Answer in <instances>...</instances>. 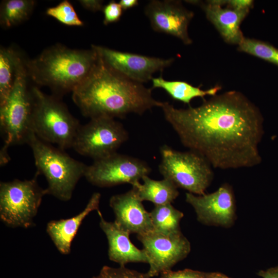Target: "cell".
<instances>
[{
  "label": "cell",
  "mask_w": 278,
  "mask_h": 278,
  "mask_svg": "<svg viewBox=\"0 0 278 278\" xmlns=\"http://www.w3.org/2000/svg\"><path fill=\"white\" fill-rule=\"evenodd\" d=\"M181 143L221 169L252 167L262 157L264 135L260 110L242 93L230 91L212 96L199 106L177 109L167 102L161 107Z\"/></svg>",
  "instance_id": "1"
},
{
  "label": "cell",
  "mask_w": 278,
  "mask_h": 278,
  "mask_svg": "<svg viewBox=\"0 0 278 278\" xmlns=\"http://www.w3.org/2000/svg\"><path fill=\"white\" fill-rule=\"evenodd\" d=\"M98 57L89 76L72 92L83 116L124 118L130 113L142 115L161 107L162 102L153 98L151 89L116 72Z\"/></svg>",
  "instance_id": "2"
},
{
  "label": "cell",
  "mask_w": 278,
  "mask_h": 278,
  "mask_svg": "<svg viewBox=\"0 0 278 278\" xmlns=\"http://www.w3.org/2000/svg\"><path fill=\"white\" fill-rule=\"evenodd\" d=\"M98 58L92 48L78 50L57 44L44 49L34 59L27 60L26 66L35 85L47 86L60 97L73 92L86 80Z\"/></svg>",
  "instance_id": "3"
},
{
  "label": "cell",
  "mask_w": 278,
  "mask_h": 278,
  "mask_svg": "<svg viewBox=\"0 0 278 278\" xmlns=\"http://www.w3.org/2000/svg\"><path fill=\"white\" fill-rule=\"evenodd\" d=\"M26 144L32 150L37 173L43 175L46 180L47 195L62 201H69L78 182L84 177L87 165L41 140L34 132Z\"/></svg>",
  "instance_id": "4"
},
{
  "label": "cell",
  "mask_w": 278,
  "mask_h": 278,
  "mask_svg": "<svg viewBox=\"0 0 278 278\" xmlns=\"http://www.w3.org/2000/svg\"><path fill=\"white\" fill-rule=\"evenodd\" d=\"M27 59L20 63L15 81L7 99L0 105L1 130L4 141L3 148L27 143L32 128L34 99L32 86L26 66Z\"/></svg>",
  "instance_id": "5"
},
{
  "label": "cell",
  "mask_w": 278,
  "mask_h": 278,
  "mask_svg": "<svg viewBox=\"0 0 278 278\" xmlns=\"http://www.w3.org/2000/svg\"><path fill=\"white\" fill-rule=\"evenodd\" d=\"M34 106L32 131L41 140L64 150L72 148L81 126L60 97L42 92L32 86Z\"/></svg>",
  "instance_id": "6"
},
{
  "label": "cell",
  "mask_w": 278,
  "mask_h": 278,
  "mask_svg": "<svg viewBox=\"0 0 278 278\" xmlns=\"http://www.w3.org/2000/svg\"><path fill=\"white\" fill-rule=\"evenodd\" d=\"M159 170L164 178L188 193L201 195L212 183V165L202 155L189 150L180 151L164 145L160 148Z\"/></svg>",
  "instance_id": "7"
},
{
  "label": "cell",
  "mask_w": 278,
  "mask_h": 278,
  "mask_svg": "<svg viewBox=\"0 0 278 278\" xmlns=\"http://www.w3.org/2000/svg\"><path fill=\"white\" fill-rule=\"evenodd\" d=\"M36 172L31 179H14L0 183V219L10 228H29L34 225L45 188L40 186Z\"/></svg>",
  "instance_id": "8"
},
{
  "label": "cell",
  "mask_w": 278,
  "mask_h": 278,
  "mask_svg": "<svg viewBox=\"0 0 278 278\" xmlns=\"http://www.w3.org/2000/svg\"><path fill=\"white\" fill-rule=\"evenodd\" d=\"M128 138V133L121 123L110 117H98L80 126L72 148L94 161L117 152Z\"/></svg>",
  "instance_id": "9"
},
{
  "label": "cell",
  "mask_w": 278,
  "mask_h": 278,
  "mask_svg": "<svg viewBox=\"0 0 278 278\" xmlns=\"http://www.w3.org/2000/svg\"><path fill=\"white\" fill-rule=\"evenodd\" d=\"M150 167L138 158L117 152L94 160L86 166L84 177L93 185L112 187L124 183L135 186L140 180L148 176Z\"/></svg>",
  "instance_id": "10"
},
{
  "label": "cell",
  "mask_w": 278,
  "mask_h": 278,
  "mask_svg": "<svg viewBox=\"0 0 278 278\" xmlns=\"http://www.w3.org/2000/svg\"><path fill=\"white\" fill-rule=\"evenodd\" d=\"M137 238L148 258L147 273L151 277L171 270L190 251V242L181 232L164 234L153 230L137 235Z\"/></svg>",
  "instance_id": "11"
},
{
  "label": "cell",
  "mask_w": 278,
  "mask_h": 278,
  "mask_svg": "<svg viewBox=\"0 0 278 278\" xmlns=\"http://www.w3.org/2000/svg\"><path fill=\"white\" fill-rule=\"evenodd\" d=\"M91 48L109 67L132 81L142 84L151 80L154 73L162 72L174 61L172 58L146 56L102 46L92 45Z\"/></svg>",
  "instance_id": "12"
},
{
  "label": "cell",
  "mask_w": 278,
  "mask_h": 278,
  "mask_svg": "<svg viewBox=\"0 0 278 278\" xmlns=\"http://www.w3.org/2000/svg\"><path fill=\"white\" fill-rule=\"evenodd\" d=\"M185 200L194 208L197 220L204 224L229 228L234 223L235 196L232 186L228 183L208 194L197 196L187 193Z\"/></svg>",
  "instance_id": "13"
},
{
  "label": "cell",
  "mask_w": 278,
  "mask_h": 278,
  "mask_svg": "<svg viewBox=\"0 0 278 278\" xmlns=\"http://www.w3.org/2000/svg\"><path fill=\"white\" fill-rule=\"evenodd\" d=\"M145 13L154 31L173 36L185 44H192L188 27L194 13L185 8L181 2L151 1L145 7Z\"/></svg>",
  "instance_id": "14"
},
{
  "label": "cell",
  "mask_w": 278,
  "mask_h": 278,
  "mask_svg": "<svg viewBox=\"0 0 278 278\" xmlns=\"http://www.w3.org/2000/svg\"><path fill=\"white\" fill-rule=\"evenodd\" d=\"M109 205L115 216V222L130 234H143L154 230L150 213L144 207L136 189L112 196Z\"/></svg>",
  "instance_id": "15"
},
{
  "label": "cell",
  "mask_w": 278,
  "mask_h": 278,
  "mask_svg": "<svg viewBox=\"0 0 278 278\" xmlns=\"http://www.w3.org/2000/svg\"><path fill=\"white\" fill-rule=\"evenodd\" d=\"M187 2L201 7L207 20L213 24L226 43L238 45L245 38L240 26L249 13V11H239L226 6L224 7L219 0L205 2L198 1Z\"/></svg>",
  "instance_id": "16"
},
{
  "label": "cell",
  "mask_w": 278,
  "mask_h": 278,
  "mask_svg": "<svg viewBox=\"0 0 278 278\" xmlns=\"http://www.w3.org/2000/svg\"><path fill=\"white\" fill-rule=\"evenodd\" d=\"M99 226L108 241V256L110 260L119 266L129 263L148 264V258L144 251L136 248L129 239L130 234L120 228L115 222L106 220L99 210Z\"/></svg>",
  "instance_id": "17"
},
{
  "label": "cell",
  "mask_w": 278,
  "mask_h": 278,
  "mask_svg": "<svg viewBox=\"0 0 278 278\" xmlns=\"http://www.w3.org/2000/svg\"><path fill=\"white\" fill-rule=\"evenodd\" d=\"M100 198L99 193H94L85 208L78 214L70 218L51 220L47 223L46 232L62 254H70L72 242L83 220L91 212L99 211Z\"/></svg>",
  "instance_id": "18"
},
{
  "label": "cell",
  "mask_w": 278,
  "mask_h": 278,
  "mask_svg": "<svg viewBox=\"0 0 278 278\" xmlns=\"http://www.w3.org/2000/svg\"><path fill=\"white\" fill-rule=\"evenodd\" d=\"M142 180L143 184L132 186L142 201H150L155 205L171 203L179 194L178 187L168 179L155 180L146 176Z\"/></svg>",
  "instance_id": "19"
},
{
  "label": "cell",
  "mask_w": 278,
  "mask_h": 278,
  "mask_svg": "<svg viewBox=\"0 0 278 278\" xmlns=\"http://www.w3.org/2000/svg\"><path fill=\"white\" fill-rule=\"evenodd\" d=\"M152 88H161L165 90L173 99L189 104L192 99L197 97L203 98L205 96H214L220 91L221 87L219 85L206 90L182 81H169L160 76L152 79Z\"/></svg>",
  "instance_id": "20"
},
{
  "label": "cell",
  "mask_w": 278,
  "mask_h": 278,
  "mask_svg": "<svg viewBox=\"0 0 278 278\" xmlns=\"http://www.w3.org/2000/svg\"><path fill=\"white\" fill-rule=\"evenodd\" d=\"M24 56L12 47L0 48V105L7 99L15 81Z\"/></svg>",
  "instance_id": "21"
},
{
  "label": "cell",
  "mask_w": 278,
  "mask_h": 278,
  "mask_svg": "<svg viewBox=\"0 0 278 278\" xmlns=\"http://www.w3.org/2000/svg\"><path fill=\"white\" fill-rule=\"evenodd\" d=\"M150 215L155 231L164 234L181 232L180 222L184 214L171 203L155 205Z\"/></svg>",
  "instance_id": "22"
},
{
  "label": "cell",
  "mask_w": 278,
  "mask_h": 278,
  "mask_svg": "<svg viewBox=\"0 0 278 278\" xmlns=\"http://www.w3.org/2000/svg\"><path fill=\"white\" fill-rule=\"evenodd\" d=\"M33 0H5L0 8V24L9 28L26 21L30 16L35 6Z\"/></svg>",
  "instance_id": "23"
},
{
  "label": "cell",
  "mask_w": 278,
  "mask_h": 278,
  "mask_svg": "<svg viewBox=\"0 0 278 278\" xmlns=\"http://www.w3.org/2000/svg\"><path fill=\"white\" fill-rule=\"evenodd\" d=\"M237 49L278 66V49L268 42L245 37Z\"/></svg>",
  "instance_id": "24"
},
{
  "label": "cell",
  "mask_w": 278,
  "mask_h": 278,
  "mask_svg": "<svg viewBox=\"0 0 278 278\" xmlns=\"http://www.w3.org/2000/svg\"><path fill=\"white\" fill-rule=\"evenodd\" d=\"M46 14L66 25L80 26L83 25V22L78 17L73 5L66 0L55 7L48 8Z\"/></svg>",
  "instance_id": "25"
},
{
  "label": "cell",
  "mask_w": 278,
  "mask_h": 278,
  "mask_svg": "<svg viewBox=\"0 0 278 278\" xmlns=\"http://www.w3.org/2000/svg\"><path fill=\"white\" fill-rule=\"evenodd\" d=\"M92 278H151L147 272L143 273L130 269L125 266L115 268L104 266L99 273Z\"/></svg>",
  "instance_id": "26"
},
{
  "label": "cell",
  "mask_w": 278,
  "mask_h": 278,
  "mask_svg": "<svg viewBox=\"0 0 278 278\" xmlns=\"http://www.w3.org/2000/svg\"><path fill=\"white\" fill-rule=\"evenodd\" d=\"M123 9L119 3L114 1H110L108 4L104 6L102 9L103 13V24L108 25L115 23L119 20Z\"/></svg>",
  "instance_id": "27"
},
{
  "label": "cell",
  "mask_w": 278,
  "mask_h": 278,
  "mask_svg": "<svg viewBox=\"0 0 278 278\" xmlns=\"http://www.w3.org/2000/svg\"><path fill=\"white\" fill-rule=\"evenodd\" d=\"M208 273L190 269L176 271L170 270L162 273L159 278H207Z\"/></svg>",
  "instance_id": "28"
},
{
  "label": "cell",
  "mask_w": 278,
  "mask_h": 278,
  "mask_svg": "<svg viewBox=\"0 0 278 278\" xmlns=\"http://www.w3.org/2000/svg\"><path fill=\"white\" fill-rule=\"evenodd\" d=\"M221 5L239 11H249L253 7L254 1L252 0H220Z\"/></svg>",
  "instance_id": "29"
},
{
  "label": "cell",
  "mask_w": 278,
  "mask_h": 278,
  "mask_svg": "<svg viewBox=\"0 0 278 278\" xmlns=\"http://www.w3.org/2000/svg\"><path fill=\"white\" fill-rule=\"evenodd\" d=\"M79 3L85 9L93 11L96 12L102 10L104 6L103 1L100 0H80Z\"/></svg>",
  "instance_id": "30"
},
{
  "label": "cell",
  "mask_w": 278,
  "mask_h": 278,
  "mask_svg": "<svg viewBox=\"0 0 278 278\" xmlns=\"http://www.w3.org/2000/svg\"><path fill=\"white\" fill-rule=\"evenodd\" d=\"M257 274L263 278H278V266L266 270H260Z\"/></svg>",
  "instance_id": "31"
},
{
  "label": "cell",
  "mask_w": 278,
  "mask_h": 278,
  "mask_svg": "<svg viewBox=\"0 0 278 278\" xmlns=\"http://www.w3.org/2000/svg\"><path fill=\"white\" fill-rule=\"evenodd\" d=\"M119 3L123 10H127L137 6L138 2L137 0H121Z\"/></svg>",
  "instance_id": "32"
},
{
  "label": "cell",
  "mask_w": 278,
  "mask_h": 278,
  "mask_svg": "<svg viewBox=\"0 0 278 278\" xmlns=\"http://www.w3.org/2000/svg\"><path fill=\"white\" fill-rule=\"evenodd\" d=\"M207 278H230L219 272H208Z\"/></svg>",
  "instance_id": "33"
}]
</instances>
